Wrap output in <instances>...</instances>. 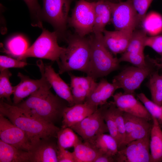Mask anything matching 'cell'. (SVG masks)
<instances>
[{
	"label": "cell",
	"instance_id": "obj_6",
	"mask_svg": "<svg viewBox=\"0 0 162 162\" xmlns=\"http://www.w3.org/2000/svg\"><path fill=\"white\" fill-rule=\"evenodd\" d=\"M42 20L50 24L58 37L65 38L68 13L73 0H43Z\"/></svg>",
	"mask_w": 162,
	"mask_h": 162
},
{
	"label": "cell",
	"instance_id": "obj_7",
	"mask_svg": "<svg viewBox=\"0 0 162 162\" xmlns=\"http://www.w3.org/2000/svg\"><path fill=\"white\" fill-rule=\"evenodd\" d=\"M94 20V2L79 0L72 10L68 23L74 28L76 34L85 37L93 32Z\"/></svg>",
	"mask_w": 162,
	"mask_h": 162
},
{
	"label": "cell",
	"instance_id": "obj_14",
	"mask_svg": "<svg viewBox=\"0 0 162 162\" xmlns=\"http://www.w3.org/2000/svg\"><path fill=\"white\" fill-rule=\"evenodd\" d=\"M123 117L125 135L121 149L129 142L142 138L150 134L152 126L146 119L126 112H124Z\"/></svg>",
	"mask_w": 162,
	"mask_h": 162
},
{
	"label": "cell",
	"instance_id": "obj_15",
	"mask_svg": "<svg viewBox=\"0 0 162 162\" xmlns=\"http://www.w3.org/2000/svg\"><path fill=\"white\" fill-rule=\"evenodd\" d=\"M136 26L134 25L120 30L109 31L104 30L103 40L107 49L116 55L126 51L130 37Z\"/></svg>",
	"mask_w": 162,
	"mask_h": 162
},
{
	"label": "cell",
	"instance_id": "obj_37",
	"mask_svg": "<svg viewBox=\"0 0 162 162\" xmlns=\"http://www.w3.org/2000/svg\"><path fill=\"white\" fill-rule=\"evenodd\" d=\"M123 113L124 112L117 108L115 104L113 108L114 116L120 140V145L118 150L122 148L125 135Z\"/></svg>",
	"mask_w": 162,
	"mask_h": 162
},
{
	"label": "cell",
	"instance_id": "obj_28",
	"mask_svg": "<svg viewBox=\"0 0 162 162\" xmlns=\"http://www.w3.org/2000/svg\"><path fill=\"white\" fill-rule=\"evenodd\" d=\"M94 145L100 151L114 157L118 151L116 141L110 134H101L96 139Z\"/></svg>",
	"mask_w": 162,
	"mask_h": 162
},
{
	"label": "cell",
	"instance_id": "obj_29",
	"mask_svg": "<svg viewBox=\"0 0 162 162\" xmlns=\"http://www.w3.org/2000/svg\"><path fill=\"white\" fill-rule=\"evenodd\" d=\"M148 86L152 100L157 104L162 105V75L158 71H153L149 75Z\"/></svg>",
	"mask_w": 162,
	"mask_h": 162
},
{
	"label": "cell",
	"instance_id": "obj_21",
	"mask_svg": "<svg viewBox=\"0 0 162 162\" xmlns=\"http://www.w3.org/2000/svg\"><path fill=\"white\" fill-rule=\"evenodd\" d=\"M98 108V107L86 102L67 106L63 113L62 128H70L94 113Z\"/></svg>",
	"mask_w": 162,
	"mask_h": 162
},
{
	"label": "cell",
	"instance_id": "obj_42",
	"mask_svg": "<svg viewBox=\"0 0 162 162\" xmlns=\"http://www.w3.org/2000/svg\"><path fill=\"white\" fill-rule=\"evenodd\" d=\"M114 157L107 153L102 152L96 159L94 162H113Z\"/></svg>",
	"mask_w": 162,
	"mask_h": 162
},
{
	"label": "cell",
	"instance_id": "obj_31",
	"mask_svg": "<svg viewBox=\"0 0 162 162\" xmlns=\"http://www.w3.org/2000/svg\"><path fill=\"white\" fill-rule=\"evenodd\" d=\"M114 105L113 101L108 102L105 104L103 112L104 117L110 134L116 141L119 149L120 140L114 116L113 108Z\"/></svg>",
	"mask_w": 162,
	"mask_h": 162
},
{
	"label": "cell",
	"instance_id": "obj_5",
	"mask_svg": "<svg viewBox=\"0 0 162 162\" xmlns=\"http://www.w3.org/2000/svg\"><path fill=\"white\" fill-rule=\"evenodd\" d=\"M40 36L25 53L17 59L24 60L28 57L49 59L52 61L59 60L64 47L60 46L57 42V33L51 32L43 28Z\"/></svg>",
	"mask_w": 162,
	"mask_h": 162
},
{
	"label": "cell",
	"instance_id": "obj_24",
	"mask_svg": "<svg viewBox=\"0 0 162 162\" xmlns=\"http://www.w3.org/2000/svg\"><path fill=\"white\" fill-rule=\"evenodd\" d=\"M0 162H30V153L29 152L18 149L0 140Z\"/></svg>",
	"mask_w": 162,
	"mask_h": 162
},
{
	"label": "cell",
	"instance_id": "obj_39",
	"mask_svg": "<svg viewBox=\"0 0 162 162\" xmlns=\"http://www.w3.org/2000/svg\"><path fill=\"white\" fill-rule=\"evenodd\" d=\"M153 0H132L134 8L138 14L139 22L142 21Z\"/></svg>",
	"mask_w": 162,
	"mask_h": 162
},
{
	"label": "cell",
	"instance_id": "obj_10",
	"mask_svg": "<svg viewBox=\"0 0 162 162\" xmlns=\"http://www.w3.org/2000/svg\"><path fill=\"white\" fill-rule=\"evenodd\" d=\"M0 138L16 148L29 151L34 145L27 134L0 113Z\"/></svg>",
	"mask_w": 162,
	"mask_h": 162
},
{
	"label": "cell",
	"instance_id": "obj_35",
	"mask_svg": "<svg viewBox=\"0 0 162 162\" xmlns=\"http://www.w3.org/2000/svg\"><path fill=\"white\" fill-rule=\"evenodd\" d=\"M23 0L28 6L30 12L32 26L42 28L41 10L38 0Z\"/></svg>",
	"mask_w": 162,
	"mask_h": 162
},
{
	"label": "cell",
	"instance_id": "obj_26",
	"mask_svg": "<svg viewBox=\"0 0 162 162\" xmlns=\"http://www.w3.org/2000/svg\"><path fill=\"white\" fill-rule=\"evenodd\" d=\"M4 52L17 59L22 55L28 49V44L22 36L16 35L7 41Z\"/></svg>",
	"mask_w": 162,
	"mask_h": 162
},
{
	"label": "cell",
	"instance_id": "obj_32",
	"mask_svg": "<svg viewBox=\"0 0 162 162\" xmlns=\"http://www.w3.org/2000/svg\"><path fill=\"white\" fill-rule=\"evenodd\" d=\"M12 74L8 69L0 71V98H6L10 104L11 103L10 97L14 90V86H12L9 80Z\"/></svg>",
	"mask_w": 162,
	"mask_h": 162
},
{
	"label": "cell",
	"instance_id": "obj_9",
	"mask_svg": "<svg viewBox=\"0 0 162 162\" xmlns=\"http://www.w3.org/2000/svg\"><path fill=\"white\" fill-rule=\"evenodd\" d=\"M152 66L150 64L143 67H127L115 76L113 80L117 83L119 88L123 89L124 93L133 94L140 88L144 80L153 71Z\"/></svg>",
	"mask_w": 162,
	"mask_h": 162
},
{
	"label": "cell",
	"instance_id": "obj_22",
	"mask_svg": "<svg viewBox=\"0 0 162 162\" xmlns=\"http://www.w3.org/2000/svg\"><path fill=\"white\" fill-rule=\"evenodd\" d=\"M94 3L95 20L92 33H103L105 26L111 21L110 7L106 0H98Z\"/></svg>",
	"mask_w": 162,
	"mask_h": 162
},
{
	"label": "cell",
	"instance_id": "obj_2",
	"mask_svg": "<svg viewBox=\"0 0 162 162\" xmlns=\"http://www.w3.org/2000/svg\"><path fill=\"white\" fill-rule=\"evenodd\" d=\"M0 113L25 132L33 145L42 139L57 138L60 128L49 123L29 115L17 106L0 101Z\"/></svg>",
	"mask_w": 162,
	"mask_h": 162
},
{
	"label": "cell",
	"instance_id": "obj_8",
	"mask_svg": "<svg viewBox=\"0 0 162 162\" xmlns=\"http://www.w3.org/2000/svg\"><path fill=\"white\" fill-rule=\"evenodd\" d=\"M105 104L100 106L94 113L70 128L79 135L84 141L94 144L99 135L109 132L104 117L103 112Z\"/></svg>",
	"mask_w": 162,
	"mask_h": 162
},
{
	"label": "cell",
	"instance_id": "obj_11",
	"mask_svg": "<svg viewBox=\"0 0 162 162\" xmlns=\"http://www.w3.org/2000/svg\"><path fill=\"white\" fill-rule=\"evenodd\" d=\"M150 134L144 138L132 141L118 151L114 156L118 162H151L149 152Z\"/></svg>",
	"mask_w": 162,
	"mask_h": 162
},
{
	"label": "cell",
	"instance_id": "obj_20",
	"mask_svg": "<svg viewBox=\"0 0 162 162\" xmlns=\"http://www.w3.org/2000/svg\"><path fill=\"white\" fill-rule=\"evenodd\" d=\"M41 74V77L40 79L34 80L21 73H18L17 76L20 79V82L14 86L13 105H17L23 99L29 96L40 88L46 80L44 75Z\"/></svg>",
	"mask_w": 162,
	"mask_h": 162
},
{
	"label": "cell",
	"instance_id": "obj_34",
	"mask_svg": "<svg viewBox=\"0 0 162 162\" xmlns=\"http://www.w3.org/2000/svg\"><path fill=\"white\" fill-rule=\"evenodd\" d=\"M139 100L143 103L152 116L156 118L162 124V106L149 100L143 93L137 94Z\"/></svg>",
	"mask_w": 162,
	"mask_h": 162
},
{
	"label": "cell",
	"instance_id": "obj_17",
	"mask_svg": "<svg viewBox=\"0 0 162 162\" xmlns=\"http://www.w3.org/2000/svg\"><path fill=\"white\" fill-rule=\"evenodd\" d=\"M68 73L70 78V86L74 104L84 103L97 82L91 76H77L70 72Z\"/></svg>",
	"mask_w": 162,
	"mask_h": 162
},
{
	"label": "cell",
	"instance_id": "obj_18",
	"mask_svg": "<svg viewBox=\"0 0 162 162\" xmlns=\"http://www.w3.org/2000/svg\"><path fill=\"white\" fill-rule=\"evenodd\" d=\"M119 88L118 85L114 80L112 83H110L102 79L97 83L85 102L97 107L104 105L108 103V99L112 96L115 91Z\"/></svg>",
	"mask_w": 162,
	"mask_h": 162
},
{
	"label": "cell",
	"instance_id": "obj_38",
	"mask_svg": "<svg viewBox=\"0 0 162 162\" xmlns=\"http://www.w3.org/2000/svg\"><path fill=\"white\" fill-rule=\"evenodd\" d=\"M27 64L24 60L15 59L5 56H0V71L10 68H22Z\"/></svg>",
	"mask_w": 162,
	"mask_h": 162
},
{
	"label": "cell",
	"instance_id": "obj_16",
	"mask_svg": "<svg viewBox=\"0 0 162 162\" xmlns=\"http://www.w3.org/2000/svg\"><path fill=\"white\" fill-rule=\"evenodd\" d=\"M112 97L114 103L122 111L148 121L152 120V116L144 106L136 98L133 94L119 92Z\"/></svg>",
	"mask_w": 162,
	"mask_h": 162
},
{
	"label": "cell",
	"instance_id": "obj_19",
	"mask_svg": "<svg viewBox=\"0 0 162 162\" xmlns=\"http://www.w3.org/2000/svg\"><path fill=\"white\" fill-rule=\"evenodd\" d=\"M50 139H42L34 144L30 153V162H58V147Z\"/></svg>",
	"mask_w": 162,
	"mask_h": 162
},
{
	"label": "cell",
	"instance_id": "obj_13",
	"mask_svg": "<svg viewBox=\"0 0 162 162\" xmlns=\"http://www.w3.org/2000/svg\"><path fill=\"white\" fill-rule=\"evenodd\" d=\"M37 65L41 74L53 88L57 95L66 101L69 106L74 105L70 86L56 73L51 64H44L41 60L37 61Z\"/></svg>",
	"mask_w": 162,
	"mask_h": 162
},
{
	"label": "cell",
	"instance_id": "obj_33",
	"mask_svg": "<svg viewBox=\"0 0 162 162\" xmlns=\"http://www.w3.org/2000/svg\"><path fill=\"white\" fill-rule=\"evenodd\" d=\"M147 37L146 33L143 30L134 31L126 51L144 52Z\"/></svg>",
	"mask_w": 162,
	"mask_h": 162
},
{
	"label": "cell",
	"instance_id": "obj_40",
	"mask_svg": "<svg viewBox=\"0 0 162 162\" xmlns=\"http://www.w3.org/2000/svg\"><path fill=\"white\" fill-rule=\"evenodd\" d=\"M145 46L151 47L162 56V35L147 37L145 41Z\"/></svg>",
	"mask_w": 162,
	"mask_h": 162
},
{
	"label": "cell",
	"instance_id": "obj_30",
	"mask_svg": "<svg viewBox=\"0 0 162 162\" xmlns=\"http://www.w3.org/2000/svg\"><path fill=\"white\" fill-rule=\"evenodd\" d=\"M75 132L71 128H62L57 136L58 147L66 149L74 147L80 140Z\"/></svg>",
	"mask_w": 162,
	"mask_h": 162
},
{
	"label": "cell",
	"instance_id": "obj_25",
	"mask_svg": "<svg viewBox=\"0 0 162 162\" xmlns=\"http://www.w3.org/2000/svg\"><path fill=\"white\" fill-rule=\"evenodd\" d=\"M75 162H94L102 152L94 145L80 140L74 147Z\"/></svg>",
	"mask_w": 162,
	"mask_h": 162
},
{
	"label": "cell",
	"instance_id": "obj_27",
	"mask_svg": "<svg viewBox=\"0 0 162 162\" xmlns=\"http://www.w3.org/2000/svg\"><path fill=\"white\" fill-rule=\"evenodd\" d=\"M142 21L143 30L146 33L154 36L162 32V16L158 13L150 12Z\"/></svg>",
	"mask_w": 162,
	"mask_h": 162
},
{
	"label": "cell",
	"instance_id": "obj_23",
	"mask_svg": "<svg viewBox=\"0 0 162 162\" xmlns=\"http://www.w3.org/2000/svg\"><path fill=\"white\" fill-rule=\"evenodd\" d=\"M153 123L150 133L149 147L151 162L162 161V130L158 119L152 116Z\"/></svg>",
	"mask_w": 162,
	"mask_h": 162
},
{
	"label": "cell",
	"instance_id": "obj_4",
	"mask_svg": "<svg viewBox=\"0 0 162 162\" xmlns=\"http://www.w3.org/2000/svg\"><path fill=\"white\" fill-rule=\"evenodd\" d=\"M91 47L90 59L86 72L95 80L106 76L119 67L118 58L114 57L105 46L103 34H94L89 38Z\"/></svg>",
	"mask_w": 162,
	"mask_h": 162
},
{
	"label": "cell",
	"instance_id": "obj_1",
	"mask_svg": "<svg viewBox=\"0 0 162 162\" xmlns=\"http://www.w3.org/2000/svg\"><path fill=\"white\" fill-rule=\"evenodd\" d=\"M51 87L46 79L38 89L16 106L30 116L54 124L62 117L64 109L69 105L66 101L51 92Z\"/></svg>",
	"mask_w": 162,
	"mask_h": 162
},
{
	"label": "cell",
	"instance_id": "obj_3",
	"mask_svg": "<svg viewBox=\"0 0 162 162\" xmlns=\"http://www.w3.org/2000/svg\"><path fill=\"white\" fill-rule=\"evenodd\" d=\"M66 40L68 46L64 47L57 62L59 69L58 74H61L73 70L86 73L91 57L89 38L76 34L70 35Z\"/></svg>",
	"mask_w": 162,
	"mask_h": 162
},
{
	"label": "cell",
	"instance_id": "obj_41",
	"mask_svg": "<svg viewBox=\"0 0 162 162\" xmlns=\"http://www.w3.org/2000/svg\"><path fill=\"white\" fill-rule=\"evenodd\" d=\"M58 162H75L73 152L65 149L58 147Z\"/></svg>",
	"mask_w": 162,
	"mask_h": 162
},
{
	"label": "cell",
	"instance_id": "obj_44",
	"mask_svg": "<svg viewBox=\"0 0 162 162\" xmlns=\"http://www.w3.org/2000/svg\"></svg>",
	"mask_w": 162,
	"mask_h": 162
},
{
	"label": "cell",
	"instance_id": "obj_12",
	"mask_svg": "<svg viewBox=\"0 0 162 162\" xmlns=\"http://www.w3.org/2000/svg\"><path fill=\"white\" fill-rule=\"evenodd\" d=\"M111 10V21L116 30L127 28L139 22L132 0L114 3L108 1Z\"/></svg>",
	"mask_w": 162,
	"mask_h": 162
},
{
	"label": "cell",
	"instance_id": "obj_43",
	"mask_svg": "<svg viewBox=\"0 0 162 162\" xmlns=\"http://www.w3.org/2000/svg\"><path fill=\"white\" fill-rule=\"evenodd\" d=\"M149 59L150 62L154 66L158 69L162 68V56L160 58L157 60L152 59Z\"/></svg>",
	"mask_w": 162,
	"mask_h": 162
},
{
	"label": "cell",
	"instance_id": "obj_36",
	"mask_svg": "<svg viewBox=\"0 0 162 162\" xmlns=\"http://www.w3.org/2000/svg\"><path fill=\"white\" fill-rule=\"evenodd\" d=\"M120 62H129L135 66L143 67L148 64L146 62L144 52L125 51L118 58Z\"/></svg>",
	"mask_w": 162,
	"mask_h": 162
}]
</instances>
